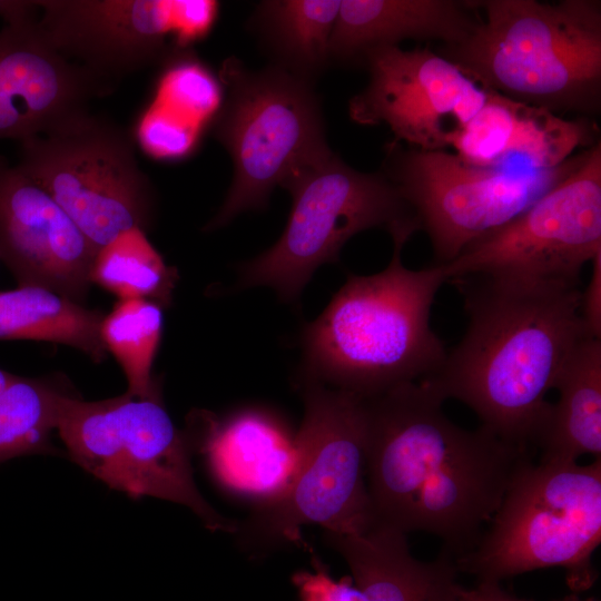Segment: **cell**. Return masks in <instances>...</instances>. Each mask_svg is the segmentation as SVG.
Listing matches in <instances>:
<instances>
[{"label": "cell", "instance_id": "21", "mask_svg": "<svg viewBox=\"0 0 601 601\" xmlns=\"http://www.w3.org/2000/svg\"><path fill=\"white\" fill-rule=\"evenodd\" d=\"M536 447L542 463L577 462L583 455L601 459V338L584 337L565 361Z\"/></svg>", "mask_w": 601, "mask_h": 601}, {"label": "cell", "instance_id": "5", "mask_svg": "<svg viewBox=\"0 0 601 601\" xmlns=\"http://www.w3.org/2000/svg\"><path fill=\"white\" fill-rule=\"evenodd\" d=\"M218 78L223 100L208 127L229 154L234 175L205 231L265 209L275 187L332 150L315 85L270 65L248 69L235 57L224 60Z\"/></svg>", "mask_w": 601, "mask_h": 601}, {"label": "cell", "instance_id": "19", "mask_svg": "<svg viewBox=\"0 0 601 601\" xmlns=\"http://www.w3.org/2000/svg\"><path fill=\"white\" fill-rule=\"evenodd\" d=\"M472 1L342 0L328 46L329 66H362L372 50L403 40H464L477 22Z\"/></svg>", "mask_w": 601, "mask_h": 601}, {"label": "cell", "instance_id": "24", "mask_svg": "<svg viewBox=\"0 0 601 601\" xmlns=\"http://www.w3.org/2000/svg\"><path fill=\"white\" fill-rule=\"evenodd\" d=\"M96 284L122 299H147L169 307L178 280L140 228H132L99 249L91 270Z\"/></svg>", "mask_w": 601, "mask_h": 601}, {"label": "cell", "instance_id": "10", "mask_svg": "<svg viewBox=\"0 0 601 601\" xmlns=\"http://www.w3.org/2000/svg\"><path fill=\"white\" fill-rule=\"evenodd\" d=\"M19 145L17 166L56 200L97 253L129 229L147 230L155 191L129 130L87 110Z\"/></svg>", "mask_w": 601, "mask_h": 601}, {"label": "cell", "instance_id": "7", "mask_svg": "<svg viewBox=\"0 0 601 601\" xmlns=\"http://www.w3.org/2000/svg\"><path fill=\"white\" fill-rule=\"evenodd\" d=\"M305 406L295 434L298 463L286 492L256 508L244 533L256 542L302 543V528L358 534L375 519L366 485L365 400L299 378ZM255 542V543H256Z\"/></svg>", "mask_w": 601, "mask_h": 601}, {"label": "cell", "instance_id": "11", "mask_svg": "<svg viewBox=\"0 0 601 601\" xmlns=\"http://www.w3.org/2000/svg\"><path fill=\"white\" fill-rule=\"evenodd\" d=\"M588 149L551 169L519 170L479 167L445 150L403 147L392 140L385 146L381 171L428 235L435 264L443 265L522 214L575 170Z\"/></svg>", "mask_w": 601, "mask_h": 601}, {"label": "cell", "instance_id": "13", "mask_svg": "<svg viewBox=\"0 0 601 601\" xmlns=\"http://www.w3.org/2000/svg\"><path fill=\"white\" fill-rule=\"evenodd\" d=\"M370 79L348 105L353 121L385 124L393 141L422 150H445V120L463 127L483 106L487 90L428 47L398 46L370 51L363 60Z\"/></svg>", "mask_w": 601, "mask_h": 601}, {"label": "cell", "instance_id": "4", "mask_svg": "<svg viewBox=\"0 0 601 601\" xmlns=\"http://www.w3.org/2000/svg\"><path fill=\"white\" fill-rule=\"evenodd\" d=\"M483 17L459 43L440 46L481 88L552 112L597 114L601 4L595 0L472 1Z\"/></svg>", "mask_w": 601, "mask_h": 601}, {"label": "cell", "instance_id": "15", "mask_svg": "<svg viewBox=\"0 0 601 601\" xmlns=\"http://www.w3.org/2000/svg\"><path fill=\"white\" fill-rule=\"evenodd\" d=\"M96 248L56 200L0 156V259L18 280L82 303Z\"/></svg>", "mask_w": 601, "mask_h": 601}, {"label": "cell", "instance_id": "18", "mask_svg": "<svg viewBox=\"0 0 601 601\" xmlns=\"http://www.w3.org/2000/svg\"><path fill=\"white\" fill-rule=\"evenodd\" d=\"M198 444L216 481L228 492L265 506L288 489L298 463L295 435L273 414L245 408L218 418L198 416Z\"/></svg>", "mask_w": 601, "mask_h": 601}, {"label": "cell", "instance_id": "9", "mask_svg": "<svg viewBox=\"0 0 601 601\" xmlns=\"http://www.w3.org/2000/svg\"><path fill=\"white\" fill-rule=\"evenodd\" d=\"M57 432L72 462L131 499L152 496L189 508L213 531L238 524L215 511L199 493L190 444L161 398L129 393L83 401L65 394Z\"/></svg>", "mask_w": 601, "mask_h": 601}, {"label": "cell", "instance_id": "30", "mask_svg": "<svg viewBox=\"0 0 601 601\" xmlns=\"http://www.w3.org/2000/svg\"><path fill=\"white\" fill-rule=\"evenodd\" d=\"M591 264L590 282L585 290H581V313L588 333L601 338V254Z\"/></svg>", "mask_w": 601, "mask_h": 601}, {"label": "cell", "instance_id": "27", "mask_svg": "<svg viewBox=\"0 0 601 601\" xmlns=\"http://www.w3.org/2000/svg\"><path fill=\"white\" fill-rule=\"evenodd\" d=\"M156 101L201 125L209 122L223 100L218 75L190 49H181L161 66Z\"/></svg>", "mask_w": 601, "mask_h": 601}, {"label": "cell", "instance_id": "3", "mask_svg": "<svg viewBox=\"0 0 601 601\" xmlns=\"http://www.w3.org/2000/svg\"><path fill=\"white\" fill-rule=\"evenodd\" d=\"M413 234H392L386 268L349 274L323 313L304 326L299 378L371 398L441 367L447 352L430 318L446 270L441 264L404 266L402 250Z\"/></svg>", "mask_w": 601, "mask_h": 601}, {"label": "cell", "instance_id": "14", "mask_svg": "<svg viewBox=\"0 0 601 601\" xmlns=\"http://www.w3.org/2000/svg\"><path fill=\"white\" fill-rule=\"evenodd\" d=\"M38 28L66 59L111 90L161 66L181 43L180 0H40Z\"/></svg>", "mask_w": 601, "mask_h": 601}, {"label": "cell", "instance_id": "17", "mask_svg": "<svg viewBox=\"0 0 601 601\" xmlns=\"http://www.w3.org/2000/svg\"><path fill=\"white\" fill-rule=\"evenodd\" d=\"M598 131L588 117L565 119L487 90L483 106L463 127L449 131L446 142L474 166L543 170L561 165L580 147L594 146Z\"/></svg>", "mask_w": 601, "mask_h": 601}, {"label": "cell", "instance_id": "32", "mask_svg": "<svg viewBox=\"0 0 601 601\" xmlns=\"http://www.w3.org/2000/svg\"><path fill=\"white\" fill-rule=\"evenodd\" d=\"M39 6L30 0H0V18L6 24H18L38 19Z\"/></svg>", "mask_w": 601, "mask_h": 601}, {"label": "cell", "instance_id": "16", "mask_svg": "<svg viewBox=\"0 0 601 601\" xmlns=\"http://www.w3.org/2000/svg\"><path fill=\"white\" fill-rule=\"evenodd\" d=\"M38 20V19H37ZM37 20L0 30V139L46 134L111 89L56 51Z\"/></svg>", "mask_w": 601, "mask_h": 601}, {"label": "cell", "instance_id": "25", "mask_svg": "<svg viewBox=\"0 0 601 601\" xmlns=\"http://www.w3.org/2000/svg\"><path fill=\"white\" fill-rule=\"evenodd\" d=\"M162 327V307L147 299L118 300L102 319V342L125 373L127 393L137 398H161L151 371Z\"/></svg>", "mask_w": 601, "mask_h": 601}, {"label": "cell", "instance_id": "22", "mask_svg": "<svg viewBox=\"0 0 601 601\" xmlns=\"http://www.w3.org/2000/svg\"><path fill=\"white\" fill-rule=\"evenodd\" d=\"M341 0H266L249 20L260 47L277 67L315 85L329 66L328 46Z\"/></svg>", "mask_w": 601, "mask_h": 601}, {"label": "cell", "instance_id": "26", "mask_svg": "<svg viewBox=\"0 0 601 601\" xmlns=\"http://www.w3.org/2000/svg\"><path fill=\"white\" fill-rule=\"evenodd\" d=\"M66 393L40 378L14 376L0 395V463L30 454H56L57 431Z\"/></svg>", "mask_w": 601, "mask_h": 601}, {"label": "cell", "instance_id": "31", "mask_svg": "<svg viewBox=\"0 0 601 601\" xmlns=\"http://www.w3.org/2000/svg\"><path fill=\"white\" fill-rule=\"evenodd\" d=\"M461 601H532L519 599L505 592L497 582H479L475 588L462 590ZM554 601H599L593 597L581 598L579 593H571Z\"/></svg>", "mask_w": 601, "mask_h": 601}, {"label": "cell", "instance_id": "20", "mask_svg": "<svg viewBox=\"0 0 601 601\" xmlns=\"http://www.w3.org/2000/svg\"><path fill=\"white\" fill-rule=\"evenodd\" d=\"M325 533L348 564L362 601L462 600L455 559L444 551L433 561H420L406 534L381 523L358 534Z\"/></svg>", "mask_w": 601, "mask_h": 601}, {"label": "cell", "instance_id": "23", "mask_svg": "<svg viewBox=\"0 0 601 601\" xmlns=\"http://www.w3.org/2000/svg\"><path fill=\"white\" fill-rule=\"evenodd\" d=\"M105 315L51 289L18 285L0 292V341L32 339L62 344L100 363Z\"/></svg>", "mask_w": 601, "mask_h": 601}, {"label": "cell", "instance_id": "6", "mask_svg": "<svg viewBox=\"0 0 601 601\" xmlns=\"http://www.w3.org/2000/svg\"><path fill=\"white\" fill-rule=\"evenodd\" d=\"M601 541V459L591 464H525L509 486L476 546L455 559L479 582L563 566L573 593L597 579L591 563Z\"/></svg>", "mask_w": 601, "mask_h": 601}, {"label": "cell", "instance_id": "2", "mask_svg": "<svg viewBox=\"0 0 601 601\" xmlns=\"http://www.w3.org/2000/svg\"><path fill=\"white\" fill-rule=\"evenodd\" d=\"M451 282L463 295L467 327L424 380L444 401L466 404L499 439L531 450L548 421V392L575 346L591 336L579 284L486 276Z\"/></svg>", "mask_w": 601, "mask_h": 601}, {"label": "cell", "instance_id": "8", "mask_svg": "<svg viewBox=\"0 0 601 601\" xmlns=\"http://www.w3.org/2000/svg\"><path fill=\"white\" fill-rule=\"evenodd\" d=\"M292 196L278 240L239 266L237 288L267 286L295 303L315 270L338 262L343 246L371 228L390 234L418 230L414 211L382 173H362L332 150L294 174L283 186Z\"/></svg>", "mask_w": 601, "mask_h": 601}, {"label": "cell", "instance_id": "1", "mask_svg": "<svg viewBox=\"0 0 601 601\" xmlns=\"http://www.w3.org/2000/svg\"><path fill=\"white\" fill-rule=\"evenodd\" d=\"M364 400L375 523L433 534L454 559L471 552L531 450L456 425L424 378Z\"/></svg>", "mask_w": 601, "mask_h": 601}, {"label": "cell", "instance_id": "29", "mask_svg": "<svg viewBox=\"0 0 601 601\" xmlns=\"http://www.w3.org/2000/svg\"><path fill=\"white\" fill-rule=\"evenodd\" d=\"M302 601H362L359 592L344 582L336 583L322 569L315 574L302 572L295 577Z\"/></svg>", "mask_w": 601, "mask_h": 601}, {"label": "cell", "instance_id": "12", "mask_svg": "<svg viewBox=\"0 0 601 601\" xmlns=\"http://www.w3.org/2000/svg\"><path fill=\"white\" fill-rule=\"evenodd\" d=\"M601 254V144L581 165L514 219L443 264L447 282L486 276L580 284Z\"/></svg>", "mask_w": 601, "mask_h": 601}, {"label": "cell", "instance_id": "28", "mask_svg": "<svg viewBox=\"0 0 601 601\" xmlns=\"http://www.w3.org/2000/svg\"><path fill=\"white\" fill-rule=\"evenodd\" d=\"M201 128V124L156 102L140 117L136 138L151 157L177 160L193 154Z\"/></svg>", "mask_w": 601, "mask_h": 601}]
</instances>
